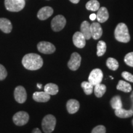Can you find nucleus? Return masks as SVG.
<instances>
[{"label": "nucleus", "instance_id": "15", "mask_svg": "<svg viewBox=\"0 0 133 133\" xmlns=\"http://www.w3.org/2000/svg\"><path fill=\"white\" fill-rule=\"evenodd\" d=\"M79 103L75 99H70L66 102V109L70 114H74L78 111Z\"/></svg>", "mask_w": 133, "mask_h": 133}, {"label": "nucleus", "instance_id": "14", "mask_svg": "<svg viewBox=\"0 0 133 133\" xmlns=\"http://www.w3.org/2000/svg\"><path fill=\"white\" fill-rule=\"evenodd\" d=\"M51 96L46 93L45 91L35 92L33 94V100L38 102H46L49 101Z\"/></svg>", "mask_w": 133, "mask_h": 133}, {"label": "nucleus", "instance_id": "33", "mask_svg": "<svg viewBox=\"0 0 133 133\" xmlns=\"http://www.w3.org/2000/svg\"><path fill=\"white\" fill-rule=\"evenodd\" d=\"M131 102H132V105H131V110L133 112V91L132 93H131Z\"/></svg>", "mask_w": 133, "mask_h": 133}, {"label": "nucleus", "instance_id": "36", "mask_svg": "<svg viewBox=\"0 0 133 133\" xmlns=\"http://www.w3.org/2000/svg\"><path fill=\"white\" fill-rule=\"evenodd\" d=\"M37 87L38 88H39V89H41V88H42V84H37Z\"/></svg>", "mask_w": 133, "mask_h": 133}, {"label": "nucleus", "instance_id": "8", "mask_svg": "<svg viewBox=\"0 0 133 133\" xmlns=\"http://www.w3.org/2000/svg\"><path fill=\"white\" fill-rule=\"evenodd\" d=\"M38 50L39 52L45 54H52L56 51V47L52 43L47 41H41L37 45Z\"/></svg>", "mask_w": 133, "mask_h": 133}, {"label": "nucleus", "instance_id": "18", "mask_svg": "<svg viewBox=\"0 0 133 133\" xmlns=\"http://www.w3.org/2000/svg\"><path fill=\"white\" fill-rule=\"evenodd\" d=\"M80 32L83 35L86 39H89L91 38L90 24L88 21L82 22L80 27Z\"/></svg>", "mask_w": 133, "mask_h": 133}, {"label": "nucleus", "instance_id": "21", "mask_svg": "<svg viewBox=\"0 0 133 133\" xmlns=\"http://www.w3.org/2000/svg\"><path fill=\"white\" fill-rule=\"evenodd\" d=\"M116 89L124 92H129L132 90V87L129 83L123 80H119L116 86Z\"/></svg>", "mask_w": 133, "mask_h": 133}, {"label": "nucleus", "instance_id": "2", "mask_svg": "<svg viewBox=\"0 0 133 133\" xmlns=\"http://www.w3.org/2000/svg\"><path fill=\"white\" fill-rule=\"evenodd\" d=\"M114 35L115 39L119 42L126 43L130 41L128 29L124 23H119L117 25L115 30Z\"/></svg>", "mask_w": 133, "mask_h": 133}, {"label": "nucleus", "instance_id": "12", "mask_svg": "<svg viewBox=\"0 0 133 133\" xmlns=\"http://www.w3.org/2000/svg\"><path fill=\"white\" fill-rule=\"evenodd\" d=\"M74 45L78 48H83L86 45V39L80 31H76L73 36Z\"/></svg>", "mask_w": 133, "mask_h": 133}, {"label": "nucleus", "instance_id": "32", "mask_svg": "<svg viewBox=\"0 0 133 133\" xmlns=\"http://www.w3.org/2000/svg\"><path fill=\"white\" fill-rule=\"evenodd\" d=\"M89 19H90L91 21H94V20L96 19V14H92L91 15H90V16H89Z\"/></svg>", "mask_w": 133, "mask_h": 133}, {"label": "nucleus", "instance_id": "5", "mask_svg": "<svg viewBox=\"0 0 133 133\" xmlns=\"http://www.w3.org/2000/svg\"><path fill=\"white\" fill-rule=\"evenodd\" d=\"M66 19L62 15H57L51 21V28L54 31H59L64 29L66 25Z\"/></svg>", "mask_w": 133, "mask_h": 133}, {"label": "nucleus", "instance_id": "9", "mask_svg": "<svg viewBox=\"0 0 133 133\" xmlns=\"http://www.w3.org/2000/svg\"><path fill=\"white\" fill-rule=\"evenodd\" d=\"M81 57L78 53L74 52L68 62V66L71 70L75 71L79 69L81 64Z\"/></svg>", "mask_w": 133, "mask_h": 133}, {"label": "nucleus", "instance_id": "7", "mask_svg": "<svg viewBox=\"0 0 133 133\" xmlns=\"http://www.w3.org/2000/svg\"><path fill=\"white\" fill-rule=\"evenodd\" d=\"M102 79L103 73L102 70L99 69H96L91 71L88 78V81L94 86L96 84L101 83Z\"/></svg>", "mask_w": 133, "mask_h": 133}, {"label": "nucleus", "instance_id": "25", "mask_svg": "<svg viewBox=\"0 0 133 133\" xmlns=\"http://www.w3.org/2000/svg\"><path fill=\"white\" fill-rule=\"evenodd\" d=\"M81 87L86 95H90L92 94L93 90H94V86L89 81H83L81 83Z\"/></svg>", "mask_w": 133, "mask_h": 133}, {"label": "nucleus", "instance_id": "20", "mask_svg": "<svg viewBox=\"0 0 133 133\" xmlns=\"http://www.w3.org/2000/svg\"><path fill=\"white\" fill-rule=\"evenodd\" d=\"M44 91L50 96L56 95L59 92V87L54 83H48L44 86Z\"/></svg>", "mask_w": 133, "mask_h": 133}, {"label": "nucleus", "instance_id": "24", "mask_svg": "<svg viewBox=\"0 0 133 133\" xmlns=\"http://www.w3.org/2000/svg\"><path fill=\"white\" fill-rule=\"evenodd\" d=\"M86 8L89 11H96L100 8V4L97 0H90L86 3Z\"/></svg>", "mask_w": 133, "mask_h": 133}, {"label": "nucleus", "instance_id": "13", "mask_svg": "<svg viewBox=\"0 0 133 133\" xmlns=\"http://www.w3.org/2000/svg\"><path fill=\"white\" fill-rule=\"evenodd\" d=\"M53 12L54 11L52 8L49 6H45L39 10L37 14V17L41 21H44L52 16Z\"/></svg>", "mask_w": 133, "mask_h": 133}, {"label": "nucleus", "instance_id": "37", "mask_svg": "<svg viewBox=\"0 0 133 133\" xmlns=\"http://www.w3.org/2000/svg\"><path fill=\"white\" fill-rule=\"evenodd\" d=\"M132 126H133V119L132 120Z\"/></svg>", "mask_w": 133, "mask_h": 133}, {"label": "nucleus", "instance_id": "23", "mask_svg": "<svg viewBox=\"0 0 133 133\" xmlns=\"http://www.w3.org/2000/svg\"><path fill=\"white\" fill-rule=\"evenodd\" d=\"M110 105L112 109L117 110L122 108V102L119 96H115L112 98L110 101Z\"/></svg>", "mask_w": 133, "mask_h": 133}, {"label": "nucleus", "instance_id": "26", "mask_svg": "<svg viewBox=\"0 0 133 133\" xmlns=\"http://www.w3.org/2000/svg\"><path fill=\"white\" fill-rule=\"evenodd\" d=\"M106 65H107V67L109 69L114 71L118 69L119 66V64L118 62V61L112 57H110L107 60Z\"/></svg>", "mask_w": 133, "mask_h": 133}, {"label": "nucleus", "instance_id": "4", "mask_svg": "<svg viewBox=\"0 0 133 133\" xmlns=\"http://www.w3.org/2000/svg\"><path fill=\"white\" fill-rule=\"evenodd\" d=\"M56 124V119L52 115H47L43 119L42 126L43 130L45 133H51L54 130Z\"/></svg>", "mask_w": 133, "mask_h": 133}, {"label": "nucleus", "instance_id": "1", "mask_svg": "<svg viewBox=\"0 0 133 133\" xmlns=\"http://www.w3.org/2000/svg\"><path fill=\"white\" fill-rule=\"evenodd\" d=\"M22 63L26 69L29 70H36L42 67L43 61L39 55L35 53H30L25 55Z\"/></svg>", "mask_w": 133, "mask_h": 133}, {"label": "nucleus", "instance_id": "35", "mask_svg": "<svg viewBox=\"0 0 133 133\" xmlns=\"http://www.w3.org/2000/svg\"><path fill=\"white\" fill-rule=\"evenodd\" d=\"M69 1L72 3H74V4H77L79 3V0H69Z\"/></svg>", "mask_w": 133, "mask_h": 133}, {"label": "nucleus", "instance_id": "31", "mask_svg": "<svg viewBox=\"0 0 133 133\" xmlns=\"http://www.w3.org/2000/svg\"><path fill=\"white\" fill-rule=\"evenodd\" d=\"M8 75V72L3 65L0 64V80H3Z\"/></svg>", "mask_w": 133, "mask_h": 133}, {"label": "nucleus", "instance_id": "19", "mask_svg": "<svg viewBox=\"0 0 133 133\" xmlns=\"http://www.w3.org/2000/svg\"><path fill=\"white\" fill-rule=\"evenodd\" d=\"M115 114L116 116L121 118H127L131 117L133 115V112L131 110H125L123 108L115 110Z\"/></svg>", "mask_w": 133, "mask_h": 133}, {"label": "nucleus", "instance_id": "3", "mask_svg": "<svg viewBox=\"0 0 133 133\" xmlns=\"http://www.w3.org/2000/svg\"><path fill=\"white\" fill-rule=\"evenodd\" d=\"M4 5L6 9L10 12H19L25 6V0H5Z\"/></svg>", "mask_w": 133, "mask_h": 133}, {"label": "nucleus", "instance_id": "28", "mask_svg": "<svg viewBox=\"0 0 133 133\" xmlns=\"http://www.w3.org/2000/svg\"><path fill=\"white\" fill-rule=\"evenodd\" d=\"M124 61L126 65L133 67V52H129L126 54L124 57Z\"/></svg>", "mask_w": 133, "mask_h": 133}, {"label": "nucleus", "instance_id": "17", "mask_svg": "<svg viewBox=\"0 0 133 133\" xmlns=\"http://www.w3.org/2000/svg\"><path fill=\"white\" fill-rule=\"evenodd\" d=\"M12 29L11 21L6 18H0V30L5 33H9Z\"/></svg>", "mask_w": 133, "mask_h": 133}, {"label": "nucleus", "instance_id": "10", "mask_svg": "<svg viewBox=\"0 0 133 133\" xmlns=\"http://www.w3.org/2000/svg\"><path fill=\"white\" fill-rule=\"evenodd\" d=\"M26 92L25 89L22 86H17L14 90L15 100L19 104H23L26 101Z\"/></svg>", "mask_w": 133, "mask_h": 133}, {"label": "nucleus", "instance_id": "29", "mask_svg": "<svg viewBox=\"0 0 133 133\" xmlns=\"http://www.w3.org/2000/svg\"><path fill=\"white\" fill-rule=\"evenodd\" d=\"M106 128L104 126L99 125L96 126L94 129H92L91 133H105Z\"/></svg>", "mask_w": 133, "mask_h": 133}, {"label": "nucleus", "instance_id": "34", "mask_svg": "<svg viewBox=\"0 0 133 133\" xmlns=\"http://www.w3.org/2000/svg\"><path fill=\"white\" fill-rule=\"evenodd\" d=\"M31 133H41V131L39 130V129L35 128L34 129H33L32 132Z\"/></svg>", "mask_w": 133, "mask_h": 133}, {"label": "nucleus", "instance_id": "30", "mask_svg": "<svg viewBox=\"0 0 133 133\" xmlns=\"http://www.w3.org/2000/svg\"><path fill=\"white\" fill-rule=\"evenodd\" d=\"M121 76L126 81L133 83V75L130 74V73L128 72V71H123L121 74Z\"/></svg>", "mask_w": 133, "mask_h": 133}, {"label": "nucleus", "instance_id": "27", "mask_svg": "<svg viewBox=\"0 0 133 133\" xmlns=\"http://www.w3.org/2000/svg\"><path fill=\"white\" fill-rule=\"evenodd\" d=\"M107 46L104 41H99L97 45V56H102L106 52Z\"/></svg>", "mask_w": 133, "mask_h": 133}, {"label": "nucleus", "instance_id": "11", "mask_svg": "<svg viewBox=\"0 0 133 133\" xmlns=\"http://www.w3.org/2000/svg\"><path fill=\"white\" fill-rule=\"evenodd\" d=\"M91 37L94 39H98L102 35L103 30L101 25L97 22H93L90 25Z\"/></svg>", "mask_w": 133, "mask_h": 133}, {"label": "nucleus", "instance_id": "16", "mask_svg": "<svg viewBox=\"0 0 133 133\" xmlns=\"http://www.w3.org/2000/svg\"><path fill=\"white\" fill-rule=\"evenodd\" d=\"M109 14L108 10L105 7H101L98 10L97 14H96V19L100 23H104L109 19Z\"/></svg>", "mask_w": 133, "mask_h": 133}, {"label": "nucleus", "instance_id": "6", "mask_svg": "<svg viewBox=\"0 0 133 133\" xmlns=\"http://www.w3.org/2000/svg\"><path fill=\"white\" fill-rule=\"evenodd\" d=\"M13 121L17 126H24L28 123L29 120V115L24 111H21L16 113L13 116Z\"/></svg>", "mask_w": 133, "mask_h": 133}, {"label": "nucleus", "instance_id": "22", "mask_svg": "<svg viewBox=\"0 0 133 133\" xmlns=\"http://www.w3.org/2000/svg\"><path fill=\"white\" fill-rule=\"evenodd\" d=\"M93 91H94V94L96 97H101L106 92V86L104 84L99 83L94 86V89Z\"/></svg>", "mask_w": 133, "mask_h": 133}]
</instances>
